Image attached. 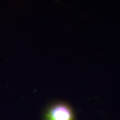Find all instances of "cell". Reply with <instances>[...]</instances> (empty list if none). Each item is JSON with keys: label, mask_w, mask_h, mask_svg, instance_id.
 Here are the masks:
<instances>
[{"label": "cell", "mask_w": 120, "mask_h": 120, "mask_svg": "<svg viewBox=\"0 0 120 120\" xmlns=\"http://www.w3.org/2000/svg\"><path fill=\"white\" fill-rule=\"evenodd\" d=\"M73 107L64 101H55L49 103L43 112V120H75Z\"/></svg>", "instance_id": "6da1fadb"}]
</instances>
